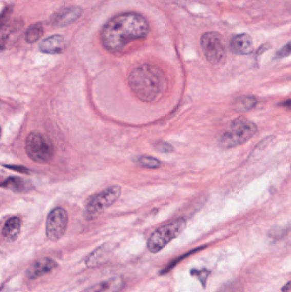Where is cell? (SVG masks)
Segmentation results:
<instances>
[{"label":"cell","mask_w":291,"mask_h":292,"mask_svg":"<svg viewBox=\"0 0 291 292\" xmlns=\"http://www.w3.org/2000/svg\"><path fill=\"white\" fill-rule=\"evenodd\" d=\"M210 273V271L205 269V268H203V269H195L194 268V269L190 270V275L196 279H198L199 282L201 283V285H203V288L206 287L207 281H208Z\"/></svg>","instance_id":"44dd1931"},{"label":"cell","mask_w":291,"mask_h":292,"mask_svg":"<svg viewBox=\"0 0 291 292\" xmlns=\"http://www.w3.org/2000/svg\"><path fill=\"white\" fill-rule=\"evenodd\" d=\"M257 132V126L253 121L245 118L235 119L231 121L219 139L220 147L230 149L248 141Z\"/></svg>","instance_id":"3957f363"},{"label":"cell","mask_w":291,"mask_h":292,"mask_svg":"<svg viewBox=\"0 0 291 292\" xmlns=\"http://www.w3.org/2000/svg\"><path fill=\"white\" fill-rule=\"evenodd\" d=\"M128 85L135 96L145 103H154L167 88V77L157 66L145 63L133 68L128 76Z\"/></svg>","instance_id":"7a4b0ae2"},{"label":"cell","mask_w":291,"mask_h":292,"mask_svg":"<svg viewBox=\"0 0 291 292\" xmlns=\"http://www.w3.org/2000/svg\"><path fill=\"white\" fill-rule=\"evenodd\" d=\"M287 233V229L284 227H274L269 232V236L274 240H280L281 238L284 237Z\"/></svg>","instance_id":"7402d4cb"},{"label":"cell","mask_w":291,"mask_h":292,"mask_svg":"<svg viewBox=\"0 0 291 292\" xmlns=\"http://www.w3.org/2000/svg\"><path fill=\"white\" fill-rule=\"evenodd\" d=\"M124 282L122 278L114 276L109 280L92 285L84 292H120L122 290Z\"/></svg>","instance_id":"7c38bea8"},{"label":"cell","mask_w":291,"mask_h":292,"mask_svg":"<svg viewBox=\"0 0 291 292\" xmlns=\"http://www.w3.org/2000/svg\"><path fill=\"white\" fill-rule=\"evenodd\" d=\"M65 48L64 36L52 35L40 44V50L46 54H60Z\"/></svg>","instance_id":"4fadbf2b"},{"label":"cell","mask_w":291,"mask_h":292,"mask_svg":"<svg viewBox=\"0 0 291 292\" xmlns=\"http://www.w3.org/2000/svg\"><path fill=\"white\" fill-rule=\"evenodd\" d=\"M1 187L16 193H24L33 189L30 182L20 177H10L1 183Z\"/></svg>","instance_id":"9a60e30c"},{"label":"cell","mask_w":291,"mask_h":292,"mask_svg":"<svg viewBox=\"0 0 291 292\" xmlns=\"http://www.w3.org/2000/svg\"><path fill=\"white\" fill-rule=\"evenodd\" d=\"M121 192V187L112 186L89 197L84 210L85 219L90 222L98 219L108 208L111 207L119 199Z\"/></svg>","instance_id":"5b68a950"},{"label":"cell","mask_w":291,"mask_h":292,"mask_svg":"<svg viewBox=\"0 0 291 292\" xmlns=\"http://www.w3.org/2000/svg\"><path fill=\"white\" fill-rule=\"evenodd\" d=\"M69 215L66 210L56 207L49 213L46 224V237L51 241H59L66 232Z\"/></svg>","instance_id":"ba28073f"},{"label":"cell","mask_w":291,"mask_h":292,"mask_svg":"<svg viewBox=\"0 0 291 292\" xmlns=\"http://www.w3.org/2000/svg\"><path fill=\"white\" fill-rule=\"evenodd\" d=\"M279 105L281 106V107H284V108H289V110H291V99L284 101V102H281V103H279Z\"/></svg>","instance_id":"4316f807"},{"label":"cell","mask_w":291,"mask_h":292,"mask_svg":"<svg viewBox=\"0 0 291 292\" xmlns=\"http://www.w3.org/2000/svg\"><path fill=\"white\" fill-rule=\"evenodd\" d=\"M201 46L206 59L214 66H221L226 59V49L222 36L217 32H208L201 37Z\"/></svg>","instance_id":"52a82bcc"},{"label":"cell","mask_w":291,"mask_h":292,"mask_svg":"<svg viewBox=\"0 0 291 292\" xmlns=\"http://www.w3.org/2000/svg\"><path fill=\"white\" fill-rule=\"evenodd\" d=\"M186 227L184 218H178L173 222L159 227L149 237L147 248L152 254H157L175 240Z\"/></svg>","instance_id":"8992f818"},{"label":"cell","mask_w":291,"mask_h":292,"mask_svg":"<svg viewBox=\"0 0 291 292\" xmlns=\"http://www.w3.org/2000/svg\"><path fill=\"white\" fill-rule=\"evenodd\" d=\"M149 32V23L142 15L124 13L111 18L104 25L102 44L111 52H120L132 41L145 38Z\"/></svg>","instance_id":"6da1fadb"},{"label":"cell","mask_w":291,"mask_h":292,"mask_svg":"<svg viewBox=\"0 0 291 292\" xmlns=\"http://www.w3.org/2000/svg\"><path fill=\"white\" fill-rule=\"evenodd\" d=\"M291 54V41L289 43H287L285 46H283L280 50L277 52V58H285L287 56L290 55Z\"/></svg>","instance_id":"603a6c76"},{"label":"cell","mask_w":291,"mask_h":292,"mask_svg":"<svg viewBox=\"0 0 291 292\" xmlns=\"http://www.w3.org/2000/svg\"><path fill=\"white\" fill-rule=\"evenodd\" d=\"M11 12H12V7H9V6L5 8V10L3 11L2 15H1V27L2 28L5 27V23H7Z\"/></svg>","instance_id":"484cf974"},{"label":"cell","mask_w":291,"mask_h":292,"mask_svg":"<svg viewBox=\"0 0 291 292\" xmlns=\"http://www.w3.org/2000/svg\"><path fill=\"white\" fill-rule=\"evenodd\" d=\"M25 151L28 157L37 163H48L55 156L51 139L40 132H31L27 136Z\"/></svg>","instance_id":"277c9868"},{"label":"cell","mask_w":291,"mask_h":292,"mask_svg":"<svg viewBox=\"0 0 291 292\" xmlns=\"http://www.w3.org/2000/svg\"><path fill=\"white\" fill-rule=\"evenodd\" d=\"M216 292H243V286L239 280H231L221 285Z\"/></svg>","instance_id":"ffe728a7"},{"label":"cell","mask_w":291,"mask_h":292,"mask_svg":"<svg viewBox=\"0 0 291 292\" xmlns=\"http://www.w3.org/2000/svg\"><path fill=\"white\" fill-rule=\"evenodd\" d=\"M44 33L43 26L41 23H35L31 25L26 31L25 39L28 43H34L42 37Z\"/></svg>","instance_id":"ac0fdd59"},{"label":"cell","mask_w":291,"mask_h":292,"mask_svg":"<svg viewBox=\"0 0 291 292\" xmlns=\"http://www.w3.org/2000/svg\"><path fill=\"white\" fill-rule=\"evenodd\" d=\"M157 149L161 152H164V153H169L173 151L172 145L167 144L166 142H160L157 144Z\"/></svg>","instance_id":"d4e9b609"},{"label":"cell","mask_w":291,"mask_h":292,"mask_svg":"<svg viewBox=\"0 0 291 292\" xmlns=\"http://www.w3.org/2000/svg\"><path fill=\"white\" fill-rule=\"evenodd\" d=\"M21 232V220L11 217L5 222L2 228V237L6 242H15Z\"/></svg>","instance_id":"5bb4252c"},{"label":"cell","mask_w":291,"mask_h":292,"mask_svg":"<svg viewBox=\"0 0 291 292\" xmlns=\"http://www.w3.org/2000/svg\"><path fill=\"white\" fill-rule=\"evenodd\" d=\"M82 15V9L78 6L65 8L51 18V24L56 28H64L74 23Z\"/></svg>","instance_id":"30bf717a"},{"label":"cell","mask_w":291,"mask_h":292,"mask_svg":"<svg viewBox=\"0 0 291 292\" xmlns=\"http://www.w3.org/2000/svg\"><path fill=\"white\" fill-rule=\"evenodd\" d=\"M139 165L146 169H159L162 166V162L159 159L153 157V156H142L137 159Z\"/></svg>","instance_id":"d6986e66"},{"label":"cell","mask_w":291,"mask_h":292,"mask_svg":"<svg viewBox=\"0 0 291 292\" xmlns=\"http://www.w3.org/2000/svg\"><path fill=\"white\" fill-rule=\"evenodd\" d=\"M269 47H270L269 45H264V46H261L257 51V56H261L262 53L265 52L267 49H269Z\"/></svg>","instance_id":"83f0119b"},{"label":"cell","mask_w":291,"mask_h":292,"mask_svg":"<svg viewBox=\"0 0 291 292\" xmlns=\"http://www.w3.org/2000/svg\"><path fill=\"white\" fill-rule=\"evenodd\" d=\"M257 104V98L252 96L238 97L233 101V108L238 112H248L253 110Z\"/></svg>","instance_id":"e0dca14e"},{"label":"cell","mask_w":291,"mask_h":292,"mask_svg":"<svg viewBox=\"0 0 291 292\" xmlns=\"http://www.w3.org/2000/svg\"><path fill=\"white\" fill-rule=\"evenodd\" d=\"M230 50L237 55H249L253 51V40L247 33L235 35L230 41Z\"/></svg>","instance_id":"8fae6325"},{"label":"cell","mask_w":291,"mask_h":292,"mask_svg":"<svg viewBox=\"0 0 291 292\" xmlns=\"http://www.w3.org/2000/svg\"><path fill=\"white\" fill-rule=\"evenodd\" d=\"M57 267V263L51 258H42L33 262L28 267L26 275L29 280H37L38 278L43 277L51 271H53Z\"/></svg>","instance_id":"9c48e42d"},{"label":"cell","mask_w":291,"mask_h":292,"mask_svg":"<svg viewBox=\"0 0 291 292\" xmlns=\"http://www.w3.org/2000/svg\"><path fill=\"white\" fill-rule=\"evenodd\" d=\"M291 291V281L287 283L286 285H284V287L282 288V292H290Z\"/></svg>","instance_id":"f1b7e54d"},{"label":"cell","mask_w":291,"mask_h":292,"mask_svg":"<svg viewBox=\"0 0 291 292\" xmlns=\"http://www.w3.org/2000/svg\"><path fill=\"white\" fill-rule=\"evenodd\" d=\"M4 167L6 168V169L13 170V171L21 173V174H29V173H30L29 169H27V168H25L24 166H18V165H4Z\"/></svg>","instance_id":"cb8c5ba5"},{"label":"cell","mask_w":291,"mask_h":292,"mask_svg":"<svg viewBox=\"0 0 291 292\" xmlns=\"http://www.w3.org/2000/svg\"><path fill=\"white\" fill-rule=\"evenodd\" d=\"M111 251L112 249L109 245H102L86 258V266L88 267H98L106 261L107 257H109V253H111Z\"/></svg>","instance_id":"2e32d148"}]
</instances>
